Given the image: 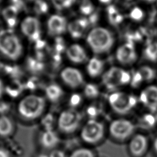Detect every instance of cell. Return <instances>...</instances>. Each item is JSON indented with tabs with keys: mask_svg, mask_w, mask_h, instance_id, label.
I'll return each instance as SVG.
<instances>
[{
	"mask_svg": "<svg viewBox=\"0 0 157 157\" xmlns=\"http://www.w3.org/2000/svg\"><path fill=\"white\" fill-rule=\"evenodd\" d=\"M47 100L36 93H28L21 97L17 105L18 115L24 120L32 121L41 118L45 113Z\"/></svg>",
	"mask_w": 157,
	"mask_h": 157,
	"instance_id": "obj_1",
	"label": "cell"
},
{
	"mask_svg": "<svg viewBox=\"0 0 157 157\" xmlns=\"http://www.w3.org/2000/svg\"><path fill=\"white\" fill-rule=\"evenodd\" d=\"M24 46L20 37L14 29L0 31V54L7 60L16 62L23 56Z\"/></svg>",
	"mask_w": 157,
	"mask_h": 157,
	"instance_id": "obj_2",
	"label": "cell"
},
{
	"mask_svg": "<svg viewBox=\"0 0 157 157\" xmlns=\"http://www.w3.org/2000/svg\"><path fill=\"white\" fill-rule=\"evenodd\" d=\"M86 42L93 53L102 54L112 48L115 39L113 34L107 28L97 26L88 32Z\"/></svg>",
	"mask_w": 157,
	"mask_h": 157,
	"instance_id": "obj_3",
	"label": "cell"
},
{
	"mask_svg": "<svg viewBox=\"0 0 157 157\" xmlns=\"http://www.w3.org/2000/svg\"><path fill=\"white\" fill-rule=\"evenodd\" d=\"M106 131L104 123L99 119H88L80 127L79 135L85 144L95 145L104 140Z\"/></svg>",
	"mask_w": 157,
	"mask_h": 157,
	"instance_id": "obj_4",
	"label": "cell"
},
{
	"mask_svg": "<svg viewBox=\"0 0 157 157\" xmlns=\"http://www.w3.org/2000/svg\"><path fill=\"white\" fill-rule=\"evenodd\" d=\"M107 100L112 110L120 115L130 113L139 102L137 97L123 91H115L111 93Z\"/></svg>",
	"mask_w": 157,
	"mask_h": 157,
	"instance_id": "obj_5",
	"label": "cell"
},
{
	"mask_svg": "<svg viewBox=\"0 0 157 157\" xmlns=\"http://www.w3.org/2000/svg\"><path fill=\"white\" fill-rule=\"evenodd\" d=\"M82 115L77 109L67 108L57 116L56 128L63 134H71L82 126Z\"/></svg>",
	"mask_w": 157,
	"mask_h": 157,
	"instance_id": "obj_6",
	"label": "cell"
},
{
	"mask_svg": "<svg viewBox=\"0 0 157 157\" xmlns=\"http://www.w3.org/2000/svg\"><path fill=\"white\" fill-rule=\"evenodd\" d=\"M136 123L126 118H117L112 120L108 126L110 136L118 142L128 140L135 133Z\"/></svg>",
	"mask_w": 157,
	"mask_h": 157,
	"instance_id": "obj_7",
	"label": "cell"
},
{
	"mask_svg": "<svg viewBox=\"0 0 157 157\" xmlns=\"http://www.w3.org/2000/svg\"><path fill=\"white\" fill-rule=\"evenodd\" d=\"M18 26L21 34L31 43L42 38V24L39 18L36 15H29L23 17Z\"/></svg>",
	"mask_w": 157,
	"mask_h": 157,
	"instance_id": "obj_8",
	"label": "cell"
},
{
	"mask_svg": "<svg viewBox=\"0 0 157 157\" xmlns=\"http://www.w3.org/2000/svg\"><path fill=\"white\" fill-rule=\"evenodd\" d=\"M130 73L120 67H112L102 75V82L108 90H114L119 86L126 85L131 82Z\"/></svg>",
	"mask_w": 157,
	"mask_h": 157,
	"instance_id": "obj_9",
	"label": "cell"
},
{
	"mask_svg": "<svg viewBox=\"0 0 157 157\" xmlns=\"http://www.w3.org/2000/svg\"><path fill=\"white\" fill-rule=\"evenodd\" d=\"M149 139L141 132H135L128 140V150L132 157H143L149 148Z\"/></svg>",
	"mask_w": 157,
	"mask_h": 157,
	"instance_id": "obj_10",
	"label": "cell"
},
{
	"mask_svg": "<svg viewBox=\"0 0 157 157\" xmlns=\"http://www.w3.org/2000/svg\"><path fill=\"white\" fill-rule=\"evenodd\" d=\"M68 23L66 18L59 13L50 14L45 22L46 31L52 37L61 36L67 31Z\"/></svg>",
	"mask_w": 157,
	"mask_h": 157,
	"instance_id": "obj_11",
	"label": "cell"
},
{
	"mask_svg": "<svg viewBox=\"0 0 157 157\" xmlns=\"http://www.w3.org/2000/svg\"><path fill=\"white\" fill-rule=\"evenodd\" d=\"M59 75L63 83L72 89L80 87L84 83L82 73L78 69L72 66L63 67L61 69Z\"/></svg>",
	"mask_w": 157,
	"mask_h": 157,
	"instance_id": "obj_12",
	"label": "cell"
},
{
	"mask_svg": "<svg viewBox=\"0 0 157 157\" xmlns=\"http://www.w3.org/2000/svg\"><path fill=\"white\" fill-rule=\"evenodd\" d=\"M139 102L142 104L148 112H157V86L149 85L145 88L138 97Z\"/></svg>",
	"mask_w": 157,
	"mask_h": 157,
	"instance_id": "obj_13",
	"label": "cell"
},
{
	"mask_svg": "<svg viewBox=\"0 0 157 157\" xmlns=\"http://www.w3.org/2000/svg\"><path fill=\"white\" fill-rule=\"evenodd\" d=\"M117 60L123 65H130L137 58V53L134 43L127 41L121 45L116 51Z\"/></svg>",
	"mask_w": 157,
	"mask_h": 157,
	"instance_id": "obj_14",
	"label": "cell"
},
{
	"mask_svg": "<svg viewBox=\"0 0 157 157\" xmlns=\"http://www.w3.org/2000/svg\"><path fill=\"white\" fill-rule=\"evenodd\" d=\"M156 76L155 69L148 66H142L138 68L131 75V85L136 88L145 82L152 81Z\"/></svg>",
	"mask_w": 157,
	"mask_h": 157,
	"instance_id": "obj_15",
	"label": "cell"
},
{
	"mask_svg": "<svg viewBox=\"0 0 157 157\" xmlns=\"http://www.w3.org/2000/svg\"><path fill=\"white\" fill-rule=\"evenodd\" d=\"M21 12L13 6L8 4L1 11V16L6 28L14 29L20 22Z\"/></svg>",
	"mask_w": 157,
	"mask_h": 157,
	"instance_id": "obj_16",
	"label": "cell"
},
{
	"mask_svg": "<svg viewBox=\"0 0 157 157\" xmlns=\"http://www.w3.org/2000/svg\"><path fill=\"white\" fill-rule=\"evenodd\" d=\"M90 25L88 18L81 17L76 18L68 23L67 31L72 38L78 39L83 36Z\"/></svg>",
	"mask_w": 157,
	"mask_h": 157,
	"instance_id": "obj_17",
	"label": "cell"
},
{
	"mask_svg": "<svg viewBox=\"0 0 157 157\" xmlns=\"http://www.w3.org/2000/svg\"><path fill=\"white\" fill-rule=\"evenodd\" d=\"M67 58L75 64H81L87 59V54L84 48L78 44H72L67 46L65 51Z\"/></svg>",
	"mask_w": 157,
	"mask_h": 157,
	"instance_id": "obj_18",
	"label": "cell"
},
{
	"mask_svg": "<svg viewBox=\"0 0 157 157\" xmlns=\"http://www.w3.org/2000/svg\"><path fill=\"white\" fill-rule=\"evenodd\" d=\"M39 140L43 148L50 151L56 148L60 142L59 136L55 129L42 131L40 134Z\"/></svg>",
	"mask_w": 157,
	"mask_h": 157,
	"instance_id": "obj_19",
	"label": "cell"
},
{
	"mask_svg": "<svg viewBox=\"0 0 157 157\" xmlns=\"http://www.w3.org/2000/svg\"><path fill=\"white\" fill-rule=\"evenodd\" d=\"M0 74L9 80L21 79L23 69L18 64H15V62H1Z\"/></svg>",
	"mask_w": 157,
	"mask_h": 157,
	"instance_id": "obj_20",
	"label": "cell"
},
{
	"mask_svg": "<svg viewBox=\"0 0 157 157\" xmlns=\"http://www.w3.org/2000/svg\"><path fill=\"white\" fill-rule=\"evenodd\" d=\"M25 69L30 75H38L42 73L46 68L45 60L42 59L35 55H29L26 58L25 62Z\"/></svg>",
	"mask_w": 157,
	"mask_h": 157,
	"instance_id": "obj_21",
	"label": "cell"
},
{
	"mask_svg": "<svg viewBox=\"0 0 157 157\" xmlns=\"http://www.w3.org/2000/svg\"><path fill=\"white\" fill-rule=\"evenodd\" d=\"M64 93V90L59 84L51 82L45 86L44 96L47 101L56 103L63 98Z\"/></svg>",
	"mask_w": 157,
	"mask_h": 157,
	"instance_id": "obj_22",
	"label": "cell"
},
{
	"mask_svg": "<svg viewBox=\"0 0 157 157\" xmlns=\"http://www.w3.org/2000/svg\"><path fill=\"white\" fill-rule=\"evenodd\" d=\"M24 92L21 79L9 80L8 82L5 83L4 94L11 99L21 98V96Z\"/></svg>",
	"mask_w": 157,
	"mask_h": 157,
	"instance_id": "obj_23",
	"label": "cell"
},
{
	"mask_svg": "<svg viewBox=\"0 0 157 157\" xmlns=\"http://www.w3.org/2000/svg\"><path fill=\"white\" fill-rule=\"evenodd\" d=\"M157 124V115L154 113L148 112L141 115L136 123V127L144 130H151Z\"/></svg>",
	"mask_w": 157,
	"mask_h": 157,
	"instance_id": "obj_24",
	"label": "cell"
},
{
	"mask_svg": "<svg viewBox=\"0 0 157 157\" xmlns=\"http://www.w3.org/2000/svg\"><path fill=\"white\" fill-rule=\"evenodd\" d=\"M104 61L97 57L91 58L86 65V71L88 74L91 77L99 76L104 70Z\"/></svg>",
	"mask_w": 157,
	"mask_h": 157,
	"instance_id": "obj_25",
	"label": "cell"
},
{
	"mask_svg": "<svg viewBox=\"0 0 157 157\" xmlns=\"http://www.w3.org/2000/svg\"><path fill=\"white\" fill-rule=\"evenodd\" d=\"M14 130V124L8 115L0 116V137L7 139L10 137Z\"/></svg>",
	"mask_w": 157,
	"mask_h": 157,
	"instance_id": "obj_26",
	"label": "cell"
},
{
	"mask_svg": "<svg viewBox=\"0 0 157 157\" xmlns=\"http://www.w3.org/2000/svg\"><path fill=\"white\" fill-rule=\"evenodd\" d=\"M21 82L25 92L26 91L28 93H35L42 85V82L38 75H29L25 78H21Z\"/></svg>",
	"mask_w": 157,
	"mask_h": 157,
	"instance_id": "obj_27",
	"label": "cell"
},
{
	"mask_svg": "<svg viewBox=\"0 0 157 157\" xmlns=\"http://www.w3.org/2000/svg\"><path fill=\"white\" fill-rule=\"evenodd\" d=\"M106 13L109 22L113 26L120 25L124 19L123 14L120 12L118 8L113 5L110 4L107 6Z\"/></svg>",
	"mask_w": 157,
	"mask_h": 157,
	"instance_id": "obj_28",
	"label": "cell"
},
{
	"mask_svg": "<svg viewBox=\"0 0 157 157\" xmlns=\"http://www.w3.org/2000/svg\"><path fill=\"white\" fill-rule=\"evenodd\" d=\"M40 119V126L42 131L54 130L56 127L57 116L52 112L45 113Z\"/></svg>",
	"mask_w": 157,
	"mask_h": 157,
	"instance_id": "obj_29",
	"label": "cell"
},
{
	"mask_svg": "<svg viewBox=\"0 0 157 157\" xmlns=\"http://www.w3.org/2000/svg\"><path fill=\"white\" fill-rule=\"evenodd\" d=\"M51 4L48 0H37L33 3L34 15L37 17L47 15L50 10Z\"/></svg>",
	"mask_w": 157,
	"mask_h": 157,
	"instance_id": "obj_30",
	"label": "cell"
},
{
	"mask_svg": "<svg viewBox=\"0 0 157 157\" xmlns=\"http://www.w3.org/2000/svg\"><path fill=\"white\" fill-rule=\"evenodd\" d=\"M53 41L50 44V52L63 55L65 53L67 46L65 40L61 36L53 37Z\"/></svg>",
	"mask_w": 157,
	"mask_h": 157,
	"instance_id": "obj_31",
	"label": "cell"
},
{
	"mask_svg": "<svg viewBox=\"0 0 157 157\" xmlns=\"http://www.w3.org/2000/svg\"><path fill=\"white\" fill-rule=\"evenodd\" d=\"M68 157H96L95 151L89 147H82L75 148Z\"/></svg>",
	"mask_w": 157,
	"mask_h": 157,
	"instance_id": "obj_32",
	"label": "cell"
},
{
	"mask_svg": "<svg viewBox=\"0 0 157 157\" xmlns=\"http://www.w3.org/2000/svg\"><path fill=\"white\" fill-rule=\"evenodd\" d=\"M99 89L98 86L92 83H89L85 85L83 89V93L86 98L90 99L97 98L99 95Z\"/></svg>",
	"mask_w": 157,
	"mask_h": 157,
	"instance_id": "obj_33",
	"label": "cell"
},
{
	"mask_svg": "<svg viewBox=\"0 0 157 157\" xmlns=\"http://www.w3.org/2000/svg\"><path fill=\"white\" fill-rule=\"evenodd\" d=\"M78 10L82 15L90 17L94 13L95 9L90 0H82L79 4Z\"/></svg>",
	"mask_w": 157,
	"mask_h": 157,
	"instance_id": "obj_34",
	"label": "cell"
},
{
	"mask_svg": "<svg viewBox=\"0 0 157 157\" xmlns=\"http://www.w3.org/2000/svg\"><path fill=\"white\" fill-rule=\"evenodd\" d=\"M52 6L58 10L69 9L74 4L75 0H48Z\"/></svg>",
	"mask_w": 157,
	"mask_h": 157,
	"instance_id": "obj_35",
	"label": "cell"
},
{
	"mask_svg": "<svg viewBox=\"0 0 157 157\" xmlns=\"http://www.w3.org/2000/svg\"><path fill=\"white\" fill-rule=\"evenodd\" d=\"M102 110L101 107L96 104L88 105L85 110V113L88 119H99V117L102 114Z\"/></svg>",
	"mask_w": 157,
	"mask_h": 157,
	"instance_id": "obj_36",
	"label": "cell"
},
{
	"mask_svg": "<svg viewBox=\"0 0 157 157\" xmlns=\"http://www.w3.org/2000/svg\"><path fill=\"white\" fill-rule=\"evenodd\" d=\"M144 55L152 61L157 60V43L148 44L145 49Z\"/></svg>",
	"mask_w": 157,
	"mask_h": 157,
	"instance_id": "obj_37",
	"label": "cell"
},
{
	"mask_svg": "<svg viewBox=\"0 0 157 157\" xmlns=\"http://www.w3.org/2000/svg\"><path fill=\"white\" fill-rule=\"evenodd\" d=\"M129 18L134 21H141L145 17L144 11L139 7H133L129 13Z\"/></svg>",
	"mask_w": 157,
	"mask_h": 157,
	"instance_id": "obj_38",
	"label": "cell"
},
{
	"mask_svg": "<svg viewBox=\"0 0 157 157\" xmlns=\"http://www.w3.org/2000/svg\"><path fill=\"white\" fill-rule=\"evenodd\" d=\"M82 100L83 98L81 94L77 93H74L71 94L68 99L69 108L77 109V108L81 105Z\"/></svg>",
	"mask_w": 157,
	"mask_h": 157,
	"instance_id": "obj_39",
	"label": "cell"
},
{
	"mask_svg": "<svg viewBox=\"0 0 157 157\" xmlns=\"http://www.w3.org/2000/svg\"><path fill=\"white\" fill-rule=\"evenodd\" d=\"M12 109L10 102L4 99H0V116L7 115Z\"/></svg>",
	"mask_w": 157,
	"mask_h": 157,
	"instance_id": "obj_40",
	"label": "cell"
},
{
	"mask_svg": "<svg viewBox=\"0 0 157 157\" xmlns=\"http://www.w3.org/2000/svg\"><path fill=\"white\" fill-rule=\"evenodd\" d=\"M8 4L16 7L21 13L26 9L25 0H9Z\"/></svg>",
	"mask_w": 157,
	"mask_h": 157,
	"instance_id": "obj_41",
	"label": "cell"
},
{
	"mask_svg": "<svg viewBox=\"0 0 157 157\" xmlns=\"http://www.w3.org/2000/svg\"><path fill=\"white\" fill-rule=\"evenodd\" d=\"M7 148L11 152L12 155H20V154L23 152L22 148L20 147V146L18 145L17 143H15L14 142H11L8 144V146Z\"/></svg>",
	"mask_w": 157,
	"mask_h": 157,
	"instance_id": "obj_42",
	"label": "cell"
},
{
	"mask_svg": "<svg viewBox=\"0 0 157 157\" xmlns=\"http://www.w3.org/2000/svg\"><path fill=\"white\" fill-rule=\"evenodd\" d=\"M49 157H68L64 151L58 148H55L48 153Z\"/></svg>",
	"mask_w": 157,
	"mask_h": 157,
	"instance_id": "obj_43",
	"label": "cell"
},
{
	"mask_svg": "<svg viewBox=\"0 0 157 157\" xmlns=\"http://www.w3.org/2000/svg\"><path fill=\"white\" fill-rule=\"evenodd\" d=\"M12 153L6 147H0V157H12Z\"/></svg>",
	"mask_w": 157,
	"mask_h": 157,
	"instance_id": "obj_44",
	"label": "cell"
},
{
	"mask_svg": "<svg viewBox=\"0 0 157 157\" xmlns=\"http://www.w3.org/2000/svg\"><path fill=\"white\" fill-rule=\"evenodd\" d=\"M5 92V83L3 80L0 77V99H2Z\"/></svg>",
	"mask_w": 157,
	"mask_h": 157,
	"instance_id": "obj_45",
	"label": "cell"
},
{
	"mask_svg": "<svg viewBox=\"0 0 157 157\" xmlns=\"http://www.w3.org/2000/svg\"><path fill=\"white\" fill-rule=\"evenodd\" d=\"M153 150L155 151V153L157 154V136L155 138L153 142Z\"/></svg>",
	"mask_w": 157,
	"mask_h": 157,
	"instance_id": "obj_46",
	"label": "cell"
},
{
	"mask_svg": "<svg viewBox=\"0 0 157 157\" xmlns=\"http://www.w3.org/2000/svg\"><path fill=\"white\" fill-rule=\"evenodd\" d=\"M99 2H101L102 4H106V5H110L112 0H98Z\"/></svg>",
	"mask_w": 157,
	"mask_h": 157,
	"instance_id": "obj_47",
	"label": "cell"
},
{
	"mask_svg": "<svg viewBox=\"0 0 157 157\" xmlns=\"http://www.w3.org/2000/svg\"><path fill=\"white\" fill-rule=\"evenodd\" d=\"M37 157H49V156L48 154L45 153H40L37 156Z\"/></svg>",
	"mask_w": 157,
	"mask_h": 157,
	"instance_id": "obj_48",
	"label": "cell"
},
{
	"mask_svg": "<svg viewBox=\"0 0 157 157\" xmlns=\"http://www.w3.org/2000/svg\"><path fill=\"white\" fill-rule=\"evenodd\" d=\"M143 1H147V2H153V1H157V0H143Z\"/></svg>",
	"mask_w": 157,
	"mask_h": 157,
	"instance_id": "obj_49",
	"label": "cell"
},
{
	"mask_svg": "<svg viewBox=\"0 0 157 157\" xmlns=\"http://www.w3.org/2000/svg\"><path fill=\"white\" fill-rule=\"evenodd\" d=\"M26 1H29V2H31V3H33L34 2H35L36 1H37V0H25Z\"/></svg>",
	"mask_w": 157,
	"mask_h": 157,
	"instance_id": "obj_50",
	"label": "cell"
},
{
	"mask_svg": "<svg viewBox=\"0 0 157 157\" xmlns=\"http://www.w3.org/2000/svg\"><path fill=\"white\" fill-rule=\"evenodd\" d=\"M126 1H132V0H126Z\"/></svg>",
	"mask_w": 157,
	"mask_h": 157,
	"instance_id": "obj_51",
	"label": "cell"
},
{
	"mask_svg": "<svg viewBox=\"0 0 157 157\" xmlns=\"http://www.w3.org/2000/svg\"><path fill=\"white\" fill-rule=\"evenodd\" d=\"M1 1H2V0H0V4H1Z\"/></svg>",
	"mask_w": 157,
	"mask_h": 157,
	"instance_id": "obj_52",
	"label": "cell"
},
{
	"mask_svg": "<svg viewBox=\"0 0 157 157\" xmlns=\"http://www.w3.org/2000/svg\"><path fill=\"white\" fill-rule=\"evenodd\" d=\"M0 31H1V29H0Z\"/></svg>",
	"mask_w": 157,
	"mask_h": 157,
	"instance_id": "obj_53",
	"label": "cell"
}]
</instances>
